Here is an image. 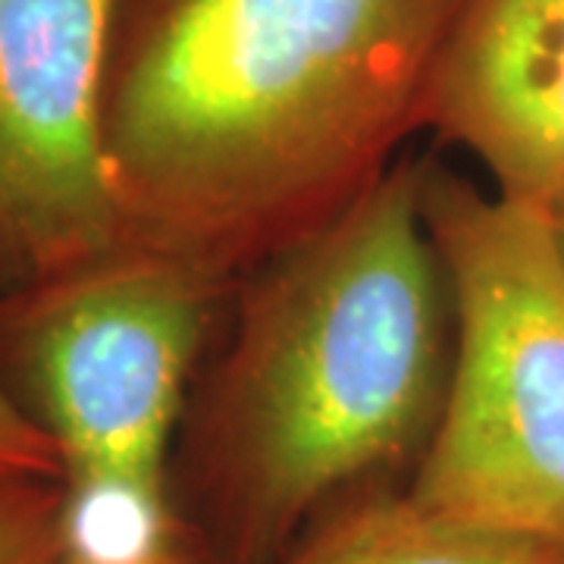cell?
I'll return each instance as SVG.
<instances>
[{
	"mask_svg": "<svg viewBox=\"0 0 564 564\" xmlns=\"http://www.w3.org/2000/svg\"><path fill=\"white\" fill-rule=\"evenodd\" d=\"M421 126L484 163L496 195L564 207V0H458Z\"/></svg>",
	"mask_w": 564,
	"mask_h": 564,
	"instance_id": "8992f818",
	"label": "cell"
},
{
	"mask_svg": "<svg viewBox=\"0 0 564 564\" xmlns=\"http://www.w3.org/2000/svg\"><path fill=\"white\" fill-rule=\"evenodd\" d=\"M0 564H63V480L0 492Z\"/></svg>",
	"mask_w": 564,
	"mask_h": 564,
	"instance_id": "ba28073f",
	"label": "cell"
},
{
	"mask_svg": "<svg viewBox=\"0 0 564 564\" xmlns=\"http://www.w3.org/2000/svg\"><path fill=\"white\" fill-rule=\"evenodd\" d=\"M270 564H564V545L467 527L408 492H358Z\"/></svg>",
	"mask_w": 564,
	"mask_h": 564,
	"instance_id": "52a82bcc",
	"label": "cell"
},
{
	"mask_svg": "<svg viewBox=\"0 0 564 564\" xmlns=\"http://www.w3.org/2000/svg\"><path fill=\"white\" fill-rule=\"evenodd\" d=\"M61 480L63 462L57 445L0 386V492Z\"/></svg>",
	"mask_w": 564,
	"mask_h": 564,
	"instance_id": "9c48e42d",
	"label": "cell"
},
{
	"mask_svg": "<svg viewBox=\"0 0 564 564\" xmlns=\"http://www.w3.org/2000/svg\"><path fill=\"white\" fill-rule=\"evenodd\" d=\"M170 564H223L214 552H204L202 543L198 545H192L188 552H182L180 558H173Z\"/></svg>",
	"mask_w": 564,
	"mask_h": 564,
	"instance_id": "30bf717a",
	"label": "cell"
},
{
	"mask_svg": "<svg viewBox=\"0 0 564 564\" xmlns=\"http://www.w3.org/2000/svg\"><path fill=\"white\" fill-rule=\"evenodd\" d=\"M220 282L135 242L0 299V386L57 445L63 484L166 486Z\"/></svg>",
	"mask_w": 564,
	"mask_h": 564,
	"instance_id": "277c9868",
	"label": "cell"
},
{
	"mask_svg": "<svg viewBox=\"0 0 564 564\" xmlns=\"http://www.w3.org/2000/svg\"><path fill=\"white\" fill-rule=\"evenodd\" d=\"M423 204L452 295V367L408 496L564 545V263L549 214L448 176H426Z\"/></svg>",
	"mask_w": 564,
	"mask_h": 564,
	"instance_id": "3957f363",
	"label": "cell"
},
{
	"mask_svg": "<svg viewBox=\"0 0 564 564\" xmlns=\"http://www.w3.org/2000/svg\"><path fill=\"white\" fill-rule=\"evenodd\" d=\"M392 163L263 258L210 426L223 564H270L329 508L426 448L452 367V295L423 204Z\"/></svg>",
	"mask_w": 564,
	"mask_h": 564,
	"instance_id": "7a4b0ae2",
	"label": "cell"
},
{
	"mask_svg": "<svg viewBox=\"0 0 564 564\" xmlns=\"http://www.w3.org/2000/svg\"><path fill=\"white\" fill-rule=\"evenodd\" d=\"M113 0H0V299L126 242L101 132Z\"/></svg>",
	"mask_w": 564,
	"mask_h": 564,
	"instance_id": "5b68a950",
	"label": "cell"
},
{
	"mask_svg": "<svg viewBox=\"0 0 564 564\" xmlns=\"http://www.w3.org/2000/svg\"><path fill=\"white\" fill-rule=\"evenodd\" d=\"M458 0H113L101 132L126 242L226 273L392 166Z\"/></svg>",
	"mask_w": 564,
	"mask_h": 564,
	"instance_id": "6da1fadb",
	"label": "cell"
},
{
	"mask_svg": "<svg viewBox=\"0 0 564 564\" xmlns=\"http://www.w3.org/2000/svg\"><path fill=\"white\" fill-rule=\"evenodd\" d=\"M549 223H552V236H555V248H558V254H562V263H564V207H558V210H552V214H549Z\"/></svg>",
	"mask_w": 564,
	"mask_h": 564,
	"instance_id": "8fae6325",
	"label": "cell"
}]
</instances>
